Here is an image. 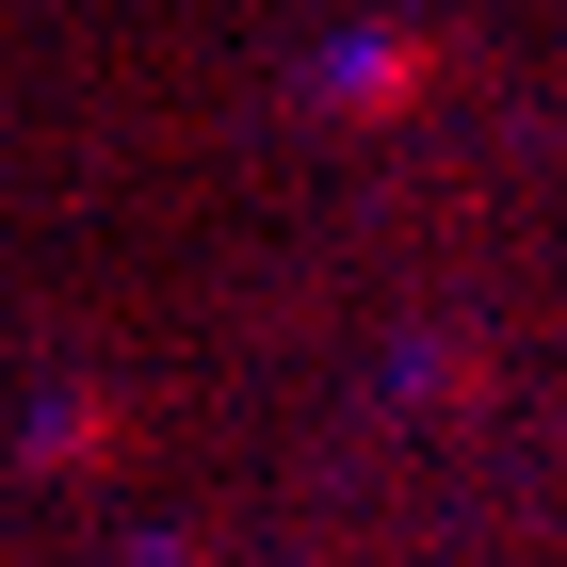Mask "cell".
Masks as SVG:
<instances>
[{
	"label": "cell",
	"mask_w": 567,
	"mask_h": 567,
	"mask_svg": "<svg viewBox=\"0 0 567 567\" xmlns=\"http://www.w3.org/2000/svg\"><path fill=\"white\" fill-rule=\"evenodd\" d=\"M405 82H422V49H324V97H341V114H390Z\"/></svg>",
	"instance_id": "6da1fadb"
},
{
	"label": "cell",
	"mask_w": 567,
	"mask_h": 567,
	"mask_svg": "<svg viewBox=\"0 0 567 567\" xmlns=\"http://www.w3.org/2000/svg\"><path fill=\"white\" fill-rule=\"evenodd\" d=\"M33 454H49V471H82V454H114V405H97V390H65V405L33 422Z\"/></svg>",
	"instance_id": "7a4b0ae2"
}]
</instances>
